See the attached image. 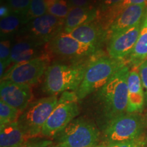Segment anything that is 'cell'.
Segmentation results:
<instances>
[{"label": "cell", "instance_id": "6da1fadb", "mask_svg": "<svg viewBox=\"0 0 147 147\" xmlns=\"http://www.w3.org/2000/svg\"><path fill=\"white\" fill-rule=\"evenodd\" d=\"M91 59L70 64L57 61L50 64L45 74L42 91L49 95H57L68 91H76Z\"/></svg>", "mask_w": 147, "mask_h": 147}, {"label": "cell", "instance_id": "484cf974", "mask_svg": "<svg viewBox=\"0 0 147 147\" xmlns=\"http://www.w3.org/2000/svg\"><path fill=\"white\" fill-rule=\"evenodd\" d=\"M54 142L47 138H34L26 141L21 146L18 147H53Z\"/></svg>", "mask_w": 147, "mask_h": 147}, {"label": "cell", "instance_id": "7a4b0ae2", "mask_svg": "<svg viewBox=\"0 0 147 147\" xmlns=\"http://www.w3.org/2000/svg\"><path fill=\"white\" fill-rule=\"evenodd\" d=\"M129 71L127 65L123 66L98 91L97 96L108 122L115 117L127 113V78Z\"/></svg>", "mask_w": 147, "mask_h": 147}, {"label": "cell", "instance_id": "d6a6232c", "mask_svg": "<svg viewBox=\"0 0 147 147\" xmlns=\"http://www.w3.org/2000/svg\"><path fill=\"white\" fill-rule=\"evenodd\" d=\"M93 147H100V146H98V145H97V146H93Z\"/></svg>", "mask_w": 147, "mask_h": 147}, {"label": "cell", "instance_id": "9a60e30c", "mask_svg": "<svg viewBox=\"0 0 147 147\" xmlns=\"http://www.w3.org/2000/svg\"><path fill=\"white\" fill-rule=\"evenodd\" d=\"M84 24L72 31L69 34L75 39L85 45L93 46L99 49L102 44L108 39V30L98 20Z\"/></svg>", "mask_w": 147, "mask_h": 147}, {"label": "cell", "instance_id": "e575fe53", "mask_svg": "<svg viewBox=\"0 0 147 147\" xmlns=\"http://www.w3.org/2000/svg\"><path fill=\"white\" fill-rule=\"evenodd\" d=\"M53 147H54V146H53Z\"/></svg>", "mask_w": 147, "mask_h": 147}, {"label": "cell", "instance_id": "52a82bcc", "mask_svg": "<svg viewBox=\"0 0 147 147\" xmlns=\"http://www.w3.org/2000/svg\"><path fill=\"white\" fill-rule=\"evenodd\" d=\"M144 119L138 113H126L108 121L103 134L104 144L131 140L142 134Z\"/></svg>", "mask_w": 147, "mask_h": 147}, {"label": "cell", "instance_id": "603a6c76", "mask_svg": "<svg viewBox=\"0 0 147 147\" xmlns=\"http://www.w3.org/2000/svg\"><path fill=\"white\" fill-rule=\"evenodd\" d=\"M48 13V7L45 0H32L26 17L27 23L35 18Z\"/></svg>", "mask_w": 147, "mask_h": 147}, {"label": "cell", "instance_id": "ffe728a7", "mask_svg": "<svg viewBox=\"0 0 147 147\" xmlns=\"http://www.w3.org/2000/svg\"><path fill=\"white\" fill-rule=\"evenodd\" d=\"M27 23L26 15L12 12L10 15L1 18L0 32L1 38L8 39V37L14 36L21 32L23 27Z\"/></svg>", "mask_w": 147, "mask_h": 147}, {"label": "cell", "instance_id": "d6986e66", "mask_svg": "<svg viewBox=\"0 0 147 147\" xmlns=\"http://www.w3.org/2000/svg\"><path fill=\"white\" fill-rule=\"evenodd\" d=\"M128 61L132 67L138 68L147 60V16L142 21L140 33L133 51L128 57Z\"/></svg>", "mask_w": 147, "mask_h": 147}, {"label": "cell", "instance_id": "f1b7e54d", "mask_svg": "<svg viewBox=\"0 0 147 147\" xmlns=\"http://www.w3.org/2000/svg\"><path fill=\"white\" fill-rule=\"evenodd\" d=\"M97 1H98L99 5H100V8L102 9V11L104 12V11L119 4L123 0H97Z\"/></svg>", "mask_w": 147, "mask_h": 147}, {"label": "cell", "instance_id": "3957f363", "mask_svg": "<svg viewBox=\"0 0 147 147\" xmlns=\"http://www.w3.org/2000/svg\"><path fill=\"white\" fill-rule=\"evenodd\" d=\"M95 54L92 56L83 80L76 91L79 100H82L93 92L99 91L119 69L126 65L124 60L115 59L110 57L97 56L95 59Z\"/></svg>", "mask_w": 147, "mask_h": 147}, {"label": "cell", "instance_id": "7402d4cb", "mask_svg": "<svg viewBox=\"0 0 147 147\" xmlns=\"http://www.w3.org/2000/svg\"><path fill=\"white\" fill-rule=\"evenodd\" d=\"M72 8L67 0H58L56 3L48 8V13L56 17L65 19Z\"/></svg>", "mask_w": 147, "mask_h": 147}, {"label": "cell", "instance_id": "7c38bea8", "mask_svg": "<svg viewBox=\"0 0 147 147\" xmlns=\"http://www.w3.org/2000/svg\"><path fill=\"white\" fill-rule=\"evenodd\" d=\"M0 96L1 100L22 113L31 103L33 93L31 86L10 80H1Z\"/></svg>", "mask_w": 147, "mask_h": 147}, {"label": "cell", "instance_id": "f546056e", "mask_svg": "<svg viewBox=\"0 0 147 147\" xmlns=\"http://www.w3.org/2000/svg\"><path fill=\"white\" fill-rule=\"evenodd\" d=\"M12 13V10H11L8 4L1 5V7H0V17H1V18L6 17V16H9Z\"/></svg>", "mask_w": 147, "mask_h": 147}, {"label": "cell", "instance_id": "8fae6325", "mask_svg": "<svg viewBox=\"0 0 147 147\" xmlns=\"http://www.w3.org/2000/svg\"><path fill=\"white\" fill-rule=\"evenodd\" d=\"M142 23L110 37L108 46L109 57L118 60H124L133 51L140 33Z\"/></svg>", "mask_w": 147, "mask_h": 147}, {"label": "cell", "instance_id": "4316f807", "mask_svg": "<svg viewBox=\"0 0 147 147\" xmlns=\"http://www.w3.org/2000/svg\"><path fill=\"white\" fill-rule=\"evenodd\" d=\"M10 41L8 39H3L0 42V59L1 61H8L11 54ZM10 63V62H9Z\"/></svg>", "mask_w": 147, "mask_h": 147}, {"label": "cell", "instance_id": "2e32d148", "mask_svg": "<svg viewBox=\"0 0 147 147\" xmlns=\"http://www.w3.org/2000/svg\"><path fill=\"white\" fill-rule=\"evenodd\" d=\"M127 113H138L142 110L145 102L144 89L138 68L132 67L127 78Z\"/></svg>", "mask_w": 147, "mask_h": 147}, {"label": "cell", "instance_id": "d4e9b609", "mask_svg": "<svg viewBox=\"0 0 147 147\" xmlns=\"http://www.w3.org/2000/svg\"><path fill=\"white\" fill-rule=\"evenodd\" d=\"M32 0H8V5L12 12L27 15Z\"/></svg>", "mask_w": 147, "mask_h": 147}, {"label": "cell", "instance_id": "836d02e7", "mask_svg": "<svg viewBox=\"0 0 147 147\" xmlns=\"http://www.w3.org/2000/svg\"><path fill=\"white\" fill-rule=\"evenodd\" d=\"M146 16H147V12H146Z\"/></svg>", "mask_w": 147, "mask_h": 147}, {"label": "cell", "instance_id": "277c9868", "mask_svg": "<svg viewBox=\"0 0 147 147\" xmlns=\"http://www.w3.org/2000/svg\"><path fill=\"white\" fill-rule=\"evenodd\" d=\"M78 97L76 91H65L42 128L41 135L55 138L79 115Z\"/></svg>", "mask_w": 147, "mask_h": 147}, {"label": "cell", "instance_id": "e0dca14e", "mask_svg": "<svg viewBox=\"0 0 147 147\" xmlns=\"http://www.w3.org/2000/svg\"><path fill=\"white\" fill-rule=\"evenodd\" d=\"M98 10L88 5L86 7H72L65 19L63 32L69 34L84 24L97 20L100 14Z\"/></svg>", "mask_w": 147, "mask_h": 147}, {"label": "cell", "instance_id": "4dcf8cb0", "mask_svg": "<svg viewBox=\"0 0 147 147\" xmlns=\"http://www.w3.org/2000/svg\"><path fill=\"white\" fill-rule=\"evenodd\" d=\"M71 7H86L89 5V0H69Z\"/></svg>", "mask_w": 147, "mask_h": 147}, {"label": "cell", "instance_id": "5bb4252c", "mask_svg": "<svg viewBox=\"0 0 147 147\" xmlns=\"http://www.w3.org/2000/svg\"><path fill=\"white\" fill-rule=\"evenodd\" d=\"M147 5H131L126 7L111 23L108 30V39L114 35L141 23L144 18Z\"/></svg>", "mask_w": 147, "mask_h": 147}, {"label": "cell", "instance_id": "4fadbf2b", "mask_svg": "<svg viewBox=\"0 0 147 147\" xmlns=\"http://www.w3.org/2000/svg\"><path fill=\"white\" fill-rule=\"evenodd\" d=\"M27 36L22 37L12 46L9 62L16 64L49 54L47 47Z\"/></svg>", "mask_w": 147, "mask_h": 147}, {"label": "cell", "instance_id": "ac0fdd59", "mask_svg": "<svg viewBox=\"0 0 147 147\" xmlns=\"http://www.w3.org/2000/svg\"><path fill=\"white\" fill-rule=\"evenodd\" d=\"M28 140L18 122L0 127V147H18Z\"/></svg>", "mask_w": 147, "mask_h": 147}, {"label": "cell", "instance_id": "30bf717a", "mask_svg": "<svg viewBox=\"0 0 147 147\" xmlns=\"http://www.w3.org/2000/svg\"><path fill=\"white\" fill-rule=\"evenodd\" d=\"M49 54L63 58L80 59L91 57L99 49L75 39L69 34L62 32L47 44Z\"/></svg>", "mask_w": 147, "mask_h": 147}, {"label": "cell", "instance_id": "44dd1931", "mask_svg": "<svg viewBox=\"0 0 147 147\" xmlns=\"http://www.w3.org/2000/svg\"><path fill=\"white\" fill-rule=\"evenodd\" d=\"M21 115L19 110L0 100V127L17 122Z\"/></svg>", "mask_w": 147, "mask_h": 147}, {"label": "cell", "instance_id": "83f0119b", "mask_svg": "<svg viewBox=\"0 0 147 147\" xmlns=\"http://www.w3.org/2000/svg\"><path fill=\"white\" fill-rule=\"evenodd\" d=\"M139 74L144 89L145 101L147 102V60L139 67Z\"/></svg>", "mask_w": 147, "mask_h": 147}, {"label": "cell", "instance_id": "ba28073f", "mask_svg": "<svg viewBox=\"0 0 147 147\" xmlns=\"http://www.w3.org/2000/svg\"><path fill=\"white\" fill-rule=\"evenodd\" d=\"M50 63V54L34 59L13 64L7 69L1 80H10L32 86L40 81Z\"/></svg>", "mask_w": 147, "mask_h": 147}, {"label": "cell", "instance_id": "5b68a950", "mask_svg": "<svg viewBox=\"0 0 147 147\" xmlns=\"http://www.w3.org/2000/svg\"><path fill=\"white\" fill-rule=\"evenodd\" d=\"M59 98L57 95H50L31 102L18 120L29 139L41 135L42 128L56 107Z\"/></svg>", "mask_w": 147, "mask_h": 147}, {"label": "cell", "instance_id": "cb8c5ba5", "mask_svg": "<svg viewBox=\"0 0 147 147\" xmlns=\"http://www.w3.org/2000/svg\"><path fill=\"white\" fill-rule=\"evenodd\" d=\"M147 144V138L142 134L136 138L131 140L121 142L113 144L101 145L100 147H145Z\"/></svg>", "mask_w": 147, "mask_h": 147}, {"label": "cell", "instance_id": "9c48e42d", "mask_svg": "<svg viewBox=\"0 0 147 147\" xmlns=\"http://www.w3.org/2000/svg\"><path fill=\"white\" fill-rule=\"evenodd\" d=\"M65 19L56 17L51 14L35 18L23 27L21 32L24 36L47 45L63 30Z\"/></svg>", "mask_w": 147, "mask_h": 147}, {"label": "cell", "instance_id": "1f68e13d", "mask_svg": "<svg viewBox=\"0 0 147 147\" xmlns=\"http://www.w3.org/2000/svg\"><path fill=\"white\" fill-rule=\"evenodd\" d=\"M57 1L58 0H45L46 4H47L48 8H49V7H50L51 5L54 4V3H56Z\"/></svg>", "mask_w": 147, "mask_h": 147}, {"label": "cell", "instance_id": "8992f818", "mask_svg": "<svg viewBox=\"0 0 147 147\" xmlns=\"http://www.w3.org/2000/svg\"><path fill=\"white\" fill-rule=\"evenodd\" d=\"M55 138L54 147H93L98 144L100 131L89 121L75 119Z\"/></svg>", "mask_w": 147, "mask_h": 147}]
</instances>
